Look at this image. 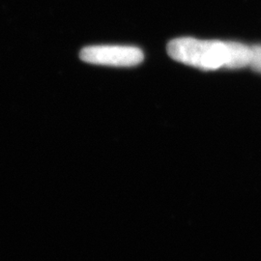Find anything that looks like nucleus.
Here are the masks:
<instances>
[{
  "mask_svg": "<svg viewBox=\"0 0 261 261\" xmlns=\"http://www.w3.org/2000/svg\"><path fill=\"white\" fill-rule=\"evenodd\" d=\"M168 54L175 61L201 70L240 69L249 66L252 47L237 42L182 37L170 41Z\"/></svg>",
  "mask_w": 261,
  "mask_h": 261,
  "instance_id": "obj_1",
  "label": "nucleus"
},
{
  "mask_svg": "<svg viewBox=\"0 0 261 261\" xmlns=\"http://www.w3.org/2000/svg\"><path fill=\"white\" fill-rule=\"evenodd\" d=\"M81 59L94 65L132 67L140 64L144 55L139 47L118 45H100L83 48Z\"/></svg>",
  "mask_w": 261,
  "mask_h": 261,
  "instance_id": "obj_2",
  "label": "nucleus"
},
{
  "mask_svg": "<svg viewBox=\"0 0 261 261\" xmlns=\"http://www.w3.org/2000/svg\"><path fill=\"white\" fill-rule=\"evenodd\" d=\"M250 66L261 73V45L252 47V60Z\"/></svg>",
  "mask_w": 261,
  "mask_h": 261,
  "instance_id": "obj_3",
  "label": "nucleus"
}]
</instances>
